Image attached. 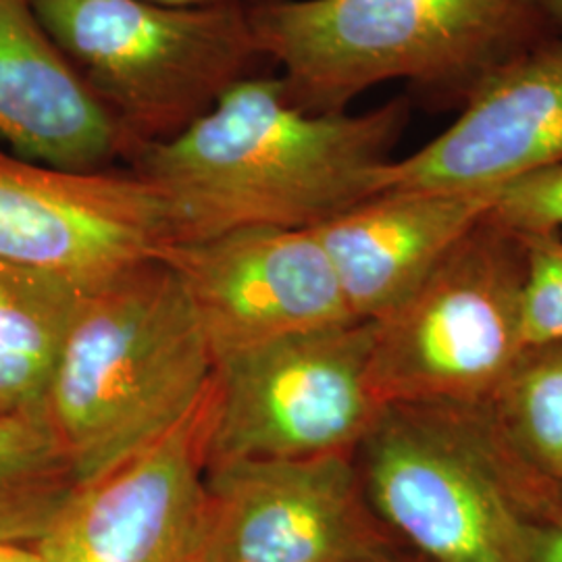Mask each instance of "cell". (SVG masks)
<instances>
[{"label":"cell","instance_id":"7402d4cb","mask_svg":"<svg viewBox=\"0 0 562 562\" xmlns=\"http://www.w3.org/2000/svg\"><path fill=\"white\" fill-rule=\"evenodd\" d=\"M159 4H169V7H259L262 2L269 0H150Z\"/></svg>","mask_w":562,"mask_h":562},{"label":"cell","instance_id":"5bb4252c","mask_svg":"<svg viewBox=\"0 0 562 562\" xmlns=\"http://www.w3.org/2000/svg\"><path fill=\"white\" fill-rule=\"evenodd\" d=\"M0 138L20 159L71 171L130 157L120 123L48 36L32 0H0Z\"/></svg>","mask_w":562,"mask_h":562},{"label":"cell","instance_id":"d6986e66","mask_svg":"<svg viewBox=\"0 0 562 562\" xmlns=\"http://www.w3.org/2000/svg\"><path fill=\"white\" fill-rule=\"evenodd\" d=\"M487 217L519 236L562 232V165L508 181Z\"/></svg>","mask_w":562,"mask_h":562},{"label":"cell","instance_id":"30bf717a","mask_svg":"<svg viewBox=\"0 0 562 562\" xmlns=\"http://www.w3.org/2000/svg\"><path fill=\"white\" fill-rule=\"evenodd\" d=\"M161 261L192 304L215 364L296 334L357 322L313 229L240 227L176 241Z\"/></svg>","mask_w":562,"mask_h":562},{"label":"cell","instance_id":"e0dca14e","mask_svg":"<svg viewBox=\"0 0 562 562\" xmlns=\"http://www.w3.org/2000/svg\"><path fill=\"white\" fill-rule=\"evenodd\" d=\"M480 404L525 461L561 483L562 341L527 346Z\"/></svg>","mask_w":562,"mask_h":562},{"label":"cell","instance_id":"277c9868","mask_svg":"<svg viewBox=\"0 0 562 562\" xmlns=\"http://www.w3.org/2000/svg\"><path fill=\"white\" fill-rule=\"evenodd\" d=\"M213 373L196 313L159 259L81 296L44 406L83 483L180 422Z\"/></svg>","mask_w":562,"mask_h":562},{"label":"cell","instance_id":"ffe728a7","mask_svg":"<svg viewBox=\"0 0 562 562\" xmlns=\"http://www.w3.org/2000/svg\"><path fill=\"white\" fill-rule=\"evenodd\" d=\"M531 562H562V513L536 525Z\"/></svg>","mask_w":562,"mask_h":562},{"label":"cell","instance_id":"9c48e42d","mask_svg":"<svg viewBox=\"0 0 562 562\" xmlns=\"http://www.w3.org/2000/svg\"><path fill=\"white\" fill-rule=\"evenodd\" d=\"M398 550L355 454L206 469L194 562H369Z\"/></svg>","mask_w":562,"mask_h":562},{"label":"cell","instance_id":"7a4b0ae2","mask_svg":"<svg viewBox=\"0 0 562 562\" xmlns=\"http://www.w3.org/2000/svg\"><path fill=\"white\" fill-rule=\"evenodd\" d=\"M252 23L285 99L317 115L385 81L461 111L504 65L561 38L542 0H269Z\"/></svg>","mask_w":562,"mask_h":562},{"label":"cell","instance_id":"9a60e30c","mask_svg":"<svg viewBox=\"0 0 562 562\" xmlns=\"http://www.w3.org/2000/svg\"><path fill=\"white\" fill-rule=\"evenodd\" d=\"M80 483L44 404L0 415V542H41Z\"/></svg>","mask_w":562,"mask_h":562},{"label":"cell","instance_id":"44dd1931","mask_svg":"<svg viewBox=\"0 0 562 562\" xmlns=\"http://www.w3.org/2000/svg\"><path fill=\"white\" fill-rule=\"evenodd\" d=\"M0 562H44L34 546L0 542Z\"/></svg>","mask_w":562,"mask_h":562},{"label":"cell","instance_id":"8992f818","mask_svg":"<svg viewBox=\"0 0 562 562\" xmlns=\"http://www.w3.org/2000/svg\"><path fill=\"white\" fill-rule=\"evenodd\" d=\"M527 248L487 215L375 323L369 387L380 406L480 404L525 346Z\"/></svg>","mask_w":562,"mask_h":562},{"label":"cell","instance_id":"5b68a950","mask_svg":"<svg viewBox=\"0 0 562 562\" xmlns=\"http://www.w3.org/2000/svg\"><path fill=\"white\" fill-rule=\"evenodd\" d=\"M48 36L120 123L130 155L181 134L238 81L262 74L248 7L32 0Z\"/></svg>","mask_w":562,"mask_h":562},{"label":"cell","instance_id":"7c38bea8","mask_svg":"<svg viewBox=\"0 0 562 562\" xmlns=\"http://www.w3.org/2000/svg\"><path fill=\"white\" fill-rule=\"evenodd\" d=\"M562 165V38L510 60L457 121L375 176L383 192L490 190Z\"/></svg>","mask_w":562,"mask_h":562},{"label":"cell","instance_id":"6da1fadb","mask_svg":"<svg viewBox=\"0 0 562 562\" xmlns=\"http://www.w3.org/2000/svg\"><path fill=\"white\" fill-rule=\"evenodd\" d=\"M408 97L364 113H306L278 76L232 86L169 140L142 144L125 165L171 202L180 241L240 227L315 229L373 196L411 121Z\"/></svg>","mask_w":562,"mask_h":562},{"label":"cell","instance_id":"3957f363","mask_svg":"<svg viewBox=\"0 0 562 562\" xmlns=\"http://www.w3.org/2000/svg\"><path fill=\"white\" fill-rule=\"evenodd\" d=\"M355 462L380 521L429 562H531L536 525L562 513L561 483L483 404L382 406Z\"/></svg>","mask_w":562,"mask_h":562},{"label":"cell","instance_id":"cb8c5ba5","mask_svg":"<svg viewBox=\"0 0 562 562\" xmlns=\"http://www.w3.org/2000/svg\"><path fill=\"white\" fill-rule=\"evenodd\" d=\"M542 2L546 11H548V15H550V20L557 25L559 36L562 38V0H542Z\"/></svg>","mask_w":562,"mask_h":562},{"label":"cell","instance_id":"4fadbf2b","mask_svg":"<svg viewBox=\"0 0 562 562\" xmlns=\"http://www.w3.org/2000/svg\"><path fill=\"white\" fill-rule=\"evenodd\" d=\"M501 188L383 192L315 227L357 322H382L492 211Z\"/></svg>","mask_w":562,"mask_h":562},{"label":"cell","instance_id":"603a6c76","mask_svg":"<svg viewBox=\"0 0 562 562\" xmlns=\"http://www.w3.org/2000/svg\"><path fill=\"white\" fill-rule=\"evenodd\" d=\"M369 562H429L427 559H423L419 554H415V552H411L408 548H404V550H398V552H392V554H387V557H382V559H375V561Z\"/></svg>","mask_w":562,"mask_h":562},{"label":"cell","instance_id":"52a82bcc","mask_svg":"<svg viewBox=\"0 0 562 562\" xmlns=\"http://www.w3.org/2000/svg\"><path fill=\"white\" fill-rule=\"evenodd\" d=\"M373 331L338 323L215 364L209 469L355 454L382 411L369 387Z\"/></svg>","mask_w":562,"mask_h":562},{"label":"cell","instance_id":"8fae6325","mask_svg":"<svg viewBox=\"0 0 562 562\" xmlns=\"http://www.w3.org/2000/svg\"><path fill=\"white\" fill-rule=\"evenodd\" d=\"M215 382L153 442L80 483L50 531L44 562H194Z\"/></svg>","mask_w":562,"mask_h":562},{"label":"cell","instance_id":"2e32d148","mask_svg":"<svg viewBox=\"0 0 562 562\" xmlns=\"http://www.w3.org/2000/svg\"><path fill=\"white\" fill-rule=\"evenodd\" d=\"M80 299L55 281L0 262V415L44 404Z\"/></svg>","mask_w":562,"mask_h":562},{"label":"cell","instance_id":"ac0fdd59","mask_svg":"<svg viewBox=\"0 0 562 562\" xmlns=\"http://www.w3.org/2000/svg\"><path fill=\"white\" fill-rule=\"evenodd\" d=\"M521 238L527 248L522 296L525 346L562 341V232Z\"/></svg>","mask_w":562,"mask_h":562},{"label":"cell","instance_id":"ba28073f","mask_svg":"<svg viewBox=\"0 0 562 562\" xmlns=\"http://www.w3.org/2000/svg\"><path fill=\"white\" fill-rule=\"evenodd\" d=\"M180 241L159 186L127 169L71 171L0 153V262L86 296Z\"/></svg>","mask_w":562,"mask_h":562},{"label":"cell","instance_id":"d4e9b609","mask_svg":"<svg viewBox=\"0 0 562 562\" xmlns=\"http://www.w3.org/2000/svg\"><path fill=\"white\" fill-rule=\"evenodd\" d=\"M561 485H562V477H561Z\"/></svg>","mask_w":562,"mask_h":562}]
</instances>
